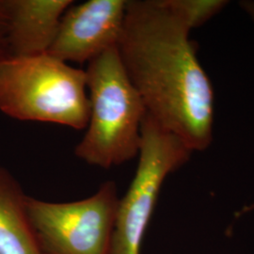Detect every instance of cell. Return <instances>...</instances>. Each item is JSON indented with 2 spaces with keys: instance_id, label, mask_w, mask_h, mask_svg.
Instances as JSON below:
<instances>
[{
  "instance_id": "cell-3",
  "label": "cell",
  "mask_w": 254,
  "mask_h": 254,
  "mask_svg": "<svg viewBox=\"0 0 254 254\" xmlns=\"http://www.w3.org/2000/svg\"><path fill=\"white\" fill-rule=\"evenodd\" d=\"M0 111L23 122L86 129V73L47 53L7 56L0 60Z\"/></svg>"
},
{
  "instance_id": "cell-5",
  "label": "cell",
  "mask_w": 254,
  "mask_h": 254,
  "mask_svg": "<svg viewBox=\"0 0 254 254\" xmlns=\"http://www.w3.org/2000/svg\"><path fill=\"white\" fill-rule=\"evenodd\" d=\"M115 182L83 200L52 202L27 196L31 227L43 254H110L119 205Z\"/></svg>"
},
{
  "instance_id": "cell-8",
  "label": "cell",
  "mask_w": 254,
  "mask_h": 254,
  "mask_svg": "<svg viewBox=\"0 0 254 254\" xmlns=\"http://www.w3.org/2000/svg\"><path fill=\"white\" fill-rule=\"evenodd\" d=\"M27 200L17 180L0 167V254H43L28 218Z\"/></svg>"
},
{
  "instance_id": "cell-12",
  "label": "cell",
  "mask_w": 254,
  "mask_h": 254,
  "mask_svg": "<svg viewBox=\"0 0 254 254\" xmlns=\"http://www.w3.org/2000/svg\"><path fill=\"white\" fill-rule=\"evenodd\" d=\"M239 4L245 10L246 12L251 16V18L254 21V0L241 1Z\"/></svg>"
},
{
  "instance_id": "cell-2",
  "label": "cell",
  "mask_w": 254,
  "mask_h": 254,
  "mask_svg": "<svg viewBox=\"0 0 254 254\" xmlns=\"http://www.w3.org/2000/svg\"><path fill=\"white\" fill-rule=\"evenodd\" d=\"M85 73L90 116L74 154L102 169L127 163L138 154L147 111L129 79L118 47L92 60Z\"/></svg>"
},
{
  "instance_id": "cell-7",
  "label": "cell",
  "mask_w": 254,
  "mask_h": 254,
  "mask_svg": "<svg viewBox=\"0 0 254 254\" xmlns=\"http://www.w3.org/2000/svg\"><path fill=\"white\" fill-rule=\"evenodd\" d=\"M73 0H6L9 56L47 53Z\"/></svg>"
},
{
  "instance_id": "cell-1",
  "label": "cell",
  "mask_w": 254,
  "mask_h": 254,
  "mask_svg": "<svg viewBox=\"0 0 254 254\" xmlns=\"http://www.w3.org/2000/svg\"><path fill=\"white\" fill-rule=\"evenodd\" d=\"M173 0H130L119 54L147 114L192 151L212 141L214 91Z\"/></svg>"
},
{
  "instance_id": "cell-9",
  "label": "cell",
  "mask_w": 254,
  "mask_h": 254,
  "mask_svg": "<svg viewBox=\"0 0 254 254\" xmlns=\"http://www.w3.org/2000/svg\"><path fill=\"white\" fill-rule=\"evenodd\" d=\"M191 29L200 27L227 4L222 0H173Z\"/></svg>"
},
{
  "instance_id": "cell-4",
  "label": "cell",
  "mask_w": 254,
  "mask_h": 254,
  "mask_svg": "<svg viewBox=\"0 0 254 254\" xmlns=\"http://www.w3.org/2000/svg\"><path fill=\"white\" fill-rule=\"evenodd\" d=\"M192 152L179 136L146 113L136 173L119 200L110 254H140L164 182L190 160Z\"/></svg>"
},
{
  "instance_id": "cell-6",
  "label": "cell",
  "mask_w": 254,
  "mask_h": 254,
  "mask_svg": "<svg viewBox=\"0 0 254 254\" xmlns=\"http://www.w3.org/2000/svg\"><path fill=\"white\" fill-rule=\"evenodd\" d=\"M127 6V0L73 3L62 17L47 54L67 64H89L104 52L118 47Z\"/></svg>"
},
{
  "instance_id": "cell-10",
  "label": "cell",
  "mask_w": 254,
  "mask_h": 254,
  "mask_svg": "<svg viewBox=\"0 0 254 254\" xmlns=\"http://www.w3.org/2000/svg\"><path fill=\"white\" fill-rule=\"evenodd\" d=\"M7 23V9L6 0H0V30L4 32Z\"/></svg>"
},
{
  "instance_id": "cell-11",
  "label": "cell",
  "mask_w": 254,
  "mask_h": 254,
  "mask_svg": "<svg viewBox=\"0 0 254 254\" xmlns=\"http://www.w3.org/2000/svg\"><path fill=\"white\" fill-rule=\"evenodd\" d=\"M7 56H9L7 41H6L4 32L0 30V60L6 58Z\"/></svg>"
}]
</instances>
